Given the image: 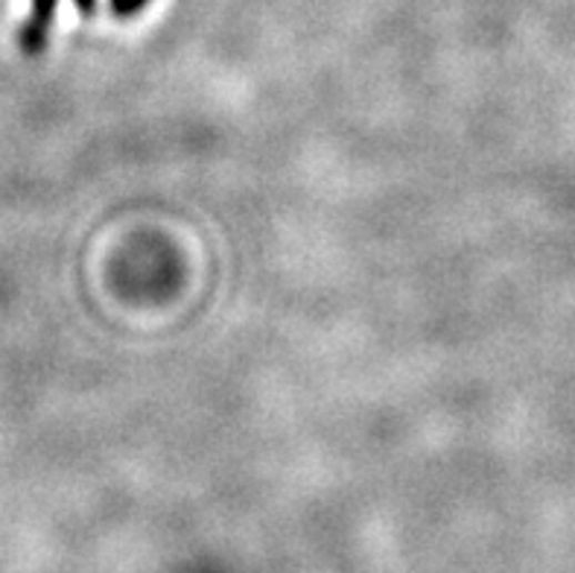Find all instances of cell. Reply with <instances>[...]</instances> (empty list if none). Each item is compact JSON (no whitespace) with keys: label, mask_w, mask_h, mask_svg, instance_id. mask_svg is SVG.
Listing matches in <instances>:
<instances>
[{"label":"cell","mask_w":575,"mask_h":573,"mask_svg":"<svg viewBox=\"0 0 575 573\" xmlns=\"http://www.w3.org/2000/svg\"><path fill=\"white\" fill-rule=\"evenodd\" d=\"M59 0H32V12L24 21L21 32H18V44L24 48V53L39 57L44 44H48V32L53 24V12Z\"/></svg>","instance_id":"obj_1"},{"label":"cell","mask_w":575,"mask_h":573,"mask_svg":"<svg viewBox=\"0 0 575 573\" xmlns=\"http://www.w3.org/2000/svg\"><path fill=\"white\" fill-rule=\"evenodd\" d=\"M73 3H77V9L82 16H94L97 12V0H73Z\"/></svg>","instance_id":"obj_3"},{"label":"cell","mask_w":575,"mask_h":573,"mask_svg":"<svg viewBox=\"0 0 575 573\" xmlns=\"http://www.w3.org/2000/svg\"><path fill=\"white\" fill-rule=\"evenodd\" d=\"M147 3H150V0H109L111 12H114V16H118V18L138 16V12H141L143 7H147Z\"/></svg>","instance_id":"obj_2"}]
</instances>
